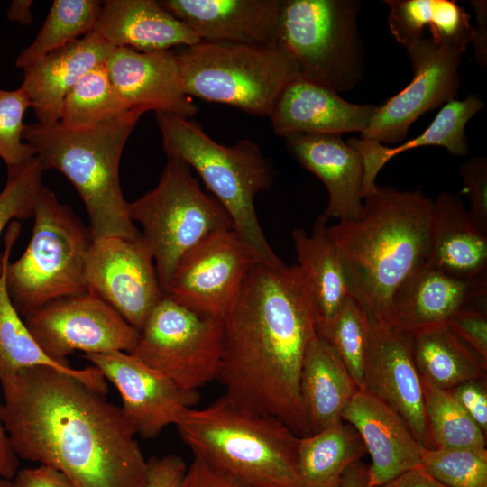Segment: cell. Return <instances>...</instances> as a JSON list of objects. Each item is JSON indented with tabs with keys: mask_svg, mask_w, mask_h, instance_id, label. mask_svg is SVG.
Here are the masks:
<instances>
[{
	"mask_svg": "<svg viewBox=\"0 0 487 487\" xmlns=\"http://www.w3.org/2000/svg\"><path fill=\"white\" fill-rule=\"evenodd\" d=\"M106 67L130 110L162 111L188 119L198 110L183 90L175 51L117 47L108 56Z\"/></svg>",
	"mask_w": 487,
	"mask_h": 487,
	"instance_id": "19",
	"label": "cell"
},
{
	"mask_svg": "<svg viewBox=\"0 0 487 487\" xmlns=\"http://www.w3.org/2000/svg\"><path fill=\"white\" fill-rule=\"evenodd\" d=\"M377 106L354 104L335 90L299 74L278 96L269 118L274 133L338 134L362 133Z\"/></svg>",
	"mask_w": 487,
	"mask_h": 487,
	"instance_id": "20",
	"label": "cell"
},
{
	"mask_svg": "<svg viewBox=\"0 0 487 487\" xmlns=\"http://www.w3.org/2000/svg\"><path fill=\"white\" fill-rule=\"evenodd\" d=\"M96 0H55L34 41L16 58L24 70L47 54L94 32L101 9Z\"/></svg>",
	"mask_w": 487,
	"mask_h": 487,
	"instance_id": "34",
	"label": "cell"
},
{
	"mask_svg": "<svg viewBox=\"0 0 487 487\" xmlns=\"http://www.w3.org/2000/svg\"><path fill=\"white\" fill-rule=\"evenodd\" d=\"M223 319L192 310L164 295L139 331L130 353L195 392L216 380L222 358Z\"/></svg>",
	"mask_w": 487,
	"mask_h": 487,
	"instance_id": "11",
	"label": "cell"
},
{
	"mask_svg": "<svg viewBox=\"0 0 487 487\" xmlns=\"http://www.w3.org/2000/svg\"><path fill=\"white\" fill-rule=\"evenodd\" d=\"M340 487H371L368 465L362 461L354 464L344 474Z\"/></svg>",
	"mask_w": 487,
	"mask_h": 487,
	"instance_id": "50",
	"label": "cell"
},
{
	"mask_svg": "<svg viewBox=\"0 0 487 487\" xmlns=\"http://www.w3.org/2000/svg\"><path fill=\"white\" fill-rule=\"evenodd\" d=\"M342 419L360 435L370 455L371 487H381L397 476L420 467L424 446L404 419L371 394L357 391L342 414Z\"/></svg>",
	"mask_w": 487,
	"mask_h": 487,
	"instance_id": "21",
	"label": "cell"
},
{
	"mask_svg": "<svg viewBox=\"0 0 487 487\" xmlns=\"http://www.w3.org/2000/svg\"><path fill=\"white\" fill-rule=\"evenodd\" d=\"M486 380L463 382L449 390L454 398L486 435L487 390Z\"/></svg>",
	"mask_w": 487,
	"mask_h": 487,
	"instance_id": "43",
	"label": "cell"
},
{
	"mask_svg": "<svg viewBox=\"0 0 487 487\" xmlns=\"http://www.w3.org/2000/svg\"><path fill=\"white\" fill-rule=\"evenodd\" d=\"M167 158L158 185L128 203L130 218L142 227L164 293L187 252L213 233L234 229L227 212L201 189L189 165L175 156Z\"/></svg>",
	"mask_w": 487,
	"mask_h": 487,
	"instance_id": "10",
	"label": "cell"
},
{
	"mask_svg": "<svg viewBox=\"0 0 487 487\" xmlns=\"http://www.w3.org/2000/svg\"><path fill=\"white\" fill-rule=\"evenodd\" d=\"M115 49L96 32L56 50L23 70L21 87L27 94L37 123H60L64 99L91 69L106 63Z\"/></svg>",
	"mask_w": 487,
	"mask_h": 487,
	"instance_id": "24",
	"label": "cell"
},
{
	"mask_svg": "<svg viewBox=\"0 0 487 487\" xmlns=\"http://www.w3.org/2000/svg\"><path fill=\"white\" fill-rule=\"evenodd\" d=\"M381 487H447L429 475L421 467L409 470Z\"/></svg>",
	"mask_w": 487,
	"mask_h": 487,
	"instance_id": "48",
	"label": "cell"
},
{
	"mask_svg": "<svg viewBox=\"0 0 487 487\" xmlns=\"http://www.w3.org/2000/svg\"><path fill=\"white\" fill-rule=\"evenodd\" d=\"M426 263L462 279L487 275V234L473 223L454 193L441 192L432 200Z\"/></svg>",
	"mask_w": 487,
	"mask_h": 487,
	"instance_id": "26",
	"label": "cell"
},
{
	"mask_svg": "<svg viewBox=\"0 0 487 487\" xmlns=\"http://www.w3.org/2000/svg\"><path fill=\"white\" fill-rule=\"evenodd\" d=\"M413 70L409 84L376 110L360 137L381 144L400 143L412 124L457 96L465 51L425 37L406 48Z\"/></svg>",
	"mask_w": 487,
	"mask_h": 487,
	"instance_id": "15",
	"label": "cell"
},
{
	"mask_svg": "<svg viewBox=\"0 0 487 487\" xmlns=\"http://www.w3.org/2000/svg\"><path fill=\"white\" fill-rule=\"evenodd\" d=\"M130 111L115 88L106 63L87 72L66 96L60 124L83 130L117 118Z\"/></svg>",
	"mask_w": 487,
	"mask_h": 487,
	"instance_id": "35",
	"label": "cell"
},
{
	"mask_svg": "<svg viewBox=\"0 0 487 487\" xmlns=\"http://www.w3.org/2000/svg\"><path fill=\"white\" fill-rule=\"evenodd\" d=\"M0 384V417L17 457L58 470L75 487H146L136 432L105 395L47 366Z\"/></svg>",
	"mask_w": 487,
	"mask_h": 487,
	"instance_id": "1",
	"label": "cell"
},
{
	"mask_svg": "<svg viewBox=\"0 0 487 487\" xmlns=\"http://www.w3.org/2000/svg\"><path fill=\"white\" fill-rule=\"evenodd\" d=\"M207 42L276 44L281 0H161Z\"/></svg>",
	"mask_w": 487,
	"mask_h": 487,
	"instance_id": "22",
	"label": "cell"
},
{
	"mask_svg": "<svg viewBox=\"0 0 487 487\" xmlns=\"http://www.w3.org/2000/svg\"><path fill=\"white\" fill-rule=\"evenodd\" d=\"M414 362L422 380L444 390L486 380L487 361L447 325L411 335Z\"/></svg>",
	"mask_w": 487,
	"mask_h": 487,
	"instance_id": "32",
	"label": "cell"
},
{
	"mask_svg": "<svg viewBox=\"0 0 487 487\" xmlns=\"http://www.w3.org/2000/svg\"><path fill=\"white\" fill-rule=\"evenodd\" d=\"M256 261L254 251L234 229L217 231L181 257L164 295L198 313L223 319Z\"/></svg>",
	"mask_w": 487,
	"mask_h": 487,
	"instance_id": "14",
	"label": "cell"
},
{
	"mask_svg": "<svg viewBox=\"0 0 487 487\" xmlns=\"http://www.w3.org/2000/svg\"><path fill=\"white\" fill-rule=\"evenodd\" d=\"M2 477L0 476V481H1Z\"/></svg>",
	"mask_w": 487,
	"mask_h": 487,
	"instance_id": "53",
	"label": "cell"
},
{
	"mask_svg": "<svg viewBox=\"0 0 487 487\" xmlns=\"http://www.w3.org/2000/svg\"><path fill=\"white\" fill-rule=\"evenodd\" d=\"M358 391L332 346L318 335L308 343L299 377V393L310 434L342 421Z\"/></svg>",
	"mask_w": 487,
	"mask_h": 487,
	"instance_id": "28",
	"label": "cell"
},
{
	"mask_svg": "<svg viewBox=\"0 0 487 487\" xmlns=\"http://www.w3.org/2000/svg\"><path fill=\"white\" fill-rule=\"evenodd\" d=\"M463 193L466 196L470 216L473 223L487 234V159L473 156L460 167Z\"/></svg>",
	"mask_w": 487,
	"mask_h": 487,
	"instance_id": "41",
	"label": "cell"
},
{
	"mask_svg": "<svg viewBox=\"0 0 487 487\" xmlns=\"http://www.w3.org/2000/svg\"><path fill=\"white\" fill-rule=\"evenodd\" d=\"M369 320L370 345L362 391L397 412L417 441L427 448L423 388L414 362L411 337L385 322Z\"/></svg>",
	"mask_w": 487,
	"mask_h": 487,
	"instance_id": "17",
	"label": "cell"
},
{
	"mask_svg": "<svg viewBox=\"0 0 487 487\" xmlns=\"http://www.w3.org/2000/svg\"><path fill=\"white\" fill-rule=\"evenodd\" d=\"M317 335L335 351L362 391L370 345V320L364 309L349 298L331 324Z\"/></svg>",
	"mask_w": 487,
	"mask_h": 487,
	"instance_id": "37",
	"label": "cell"
},
{
	"mask_svg": "<svg viewBox=\"0 0 487 487\" xmlns=\"http://www.w3.org/2000/svg\"><path fill=\"white\" fill-rule=\"evenodd\" d=\"M487 275L462 279L427 263L399 288L385 323L409 336L448 325L461 310L485 307Z\"/></svg>",
	"mask_w": 487,
	"mask_h": 487,
	"instance_id": "18",
	"label": "cell"
},
{
	"mask_svg": "<svg viewBox=\"0 0 487 487\" xmlns=\"http://www.w3.org/2000/svg\"><path fill=\"white\" fill-rule=\"evenodd\" d=\"M155 117L167 156L178 157L196 170L260 262H280L254 208V198L270 189L273 179L271 164L259 146L248 139L225 146L190 119L162 111L155 112Z\"/></svg>",
	"mask_w": 487,
	"mask_h": 487,
	"instance_id": "6",
	"label": "cell"
},
{
	"mask_svg": "<svg viewBox=\"0 0 487 487\" xmlns=\"http://www.w3.org/2000/svg\"><path fill=\"white\" fill-rule=\"evenodd\" d=\"M193 453L212 468L253 487H299V437L278 418L244 409L223 395L188 409L175 425Z\"/></svg>",
	"mask_w": 487,
	"mask_h": 487,
	"instance_id": "5",
	"label": "cell"
},
{
	"mask_svg": "<svg viewBox=\"0 0 487 487\" xmlns=\"http://www.w3.org/2000/svg\"><path fill=\"white\" fill-rule=\"evenodd\" d=\"M432 199L420 190L377 186L355 219L326 226L352 297L385 322L394 294L427 260Z\"/></svg>",
	"mask_w": 487,
	"mask_h": 487,
	"instance_id": "3",
	"label": "cell"
},
{
	"mask_svg": "<svg viewBox=\"0 0 487 487\" xmlns=\"http://www.w3.org/2000/svg\"><path fill=\"white\" fill-rule=\"evenodd\" d=\"M420 467L447 487H487V449L424 447Z\"/></svg>",
	"mask_w": 487,
	"mask_h": 487,
	"instance_id": "38",
	"label": "cell"
},
{
	"mask_svg": "<svg viewBox=\"0 0 487 487\" xmlns=\"http://www.w3.org/2000/svg\"><path fill=\"white\" fill-rule=\"evenodd\" d=\"M18 471V457L14 454L0 417V476L12 480Z\"/></svg>",
	"mask_w": 487,
	"mask_h": 487,
	"instance_id": "49",
	"label": "cell"
},
{
	"mask_svg": "<svg viewBox=\"0 0 487 487\" xmlns=\"http://www.w3.org/2000/svg\"><path fill=\"white\" fill-rule=\"evenodd\" d=\"M20 231L19 221L8 225L4 251L0 253V380L26 368L47 366L65 372L105 395L107 391L106 380L97 368L92 365L76 369L68 362L50 357L37 344L14 308L7 289L6 271Z\"/></svg>",
	"mask_w": 487,
	"mask_h": 487,
	"instance_id": "27",
	"label": "cell"
},
{
	"mask_svg": "<svg viewBox=\"0 0 487 487\" xmlns=\"http://www.w3.org/2000/svg\"><path fill=\"white\" fill-rule=\"evenodd\" d=\"M182 487H253L194 457L187 467Z\"/></svg>",
	"mask_w": 487,
	"mask_h": 487,
	"instance_id": "45",
	"label": "cell"
},
{
	"mask_svg": "<svg viewBox=\"0 0 487 487\" xmlns=\"http://www.w3.org/2000/svg\"><path fill=\"white\" fill-rule=\"evenodd\" d=\"M365 454L360 435L344 420L300 436L297 455L299 487H340L345 472Z\"/></svg>",
	"mask_w": 487,
	"mask_h": 487,
	"instance_id": "33",
	"label": "cell"
},
{
	"mask_svg": "<svg viewBox=\"0 0 487 487\" xmlns=\"http://www.w3.org/2000/svg\"><path fill=\"white\" fill-rule=\"evenodd\" d=\"M94 32L115 48L140 51H169L201 41L188 25L155 0L103 2Z\"/></svg>",
	"mask_w": 487,
	"mask_h": 487,
	"instance_id": "25",
	"label": "cell"
},
{
	"mask_svg": "<svg viewBox=\"0 0 487 487\" xmlns=\"http://www.w3.org/2000/svg\"><path fill=\"white\" fill-rule=\"evenodd\" d=\"M476 24L473 26L471 43L473 56L481 69L487 66V2L485 0H472Z\"/></svg>",
	"mask_w": 487,
	"mask_h": 487,
	"instance_id": "47",
	"label": "cell"
},
{
	"mask_svg": "<svg viewBox=\"0 0 487 487\" xmlns=\"http://www.w3.org/2000/svg\"><path fill=\"white\" fill-rule=\"evenodd\" d=\"M32 0H13L7 11V18L23 25H29L32 22L31 7Z\"/></svg>",
	"mask_w": 487,
	"mask_h": 487,
	"instance_id": "51",
	"label": "cell"
},
{
	"mask_svg": "<svg viewBox=\"0 0 487 487\" xmlns=\"http://www.w3.org/2000/svg\"><path fill=\"white\" fill-rule=\"evenodd\" d=\"M23 321L44 353L60 362L77 351L131 353L139 336L115 308L89 292L52 300Z\"/></svg>",
	"mask_w": 487,
	"mask_h": 487,
	"instance_id": "12",
	"label": "cell"
},
{
	"mask_svg": "<svg viewBox=\"0 0 487 487\" xmlns=\"http://www.w3.org/2000/svg\"><path fill=\"white\" fill-rule=\"evenodd\" d=\"M182 87L189 97L268 116L294 62L276 45L200 41L176 52Z\"/></svg>",
	"mask_w": 487,
	"mask_h": 487,
	"instance_id": "8",
	"label": "cell"
},
{
	"mask_svg": "<svg viewBox=\"0 0 487 487\" xmlns=\"http://www.w3.org/2000/svg\"><path fill=\"white\" fill-rule=\"evenodd\" d=\"M447 326L459 338L487 361L485 307L463 309L449 321Z\"/></svg>",
	"mask_w": 487,
	"mask_h": 487,
	"instance_id": "42",
	"label": "cell"
},
{
	"mask_svg": "<svg viewBox=\"0 0 487 487\" xmlns=\"http://www.w3.org/2000/svg\"><path fill=\"white\" fill-rule=\"evenodd\" d=\"M284 139L291 156L326 186L328 204L322 215L339 221L355 219L363 202L360 154L338 134L295 133Z\"/></svg>",
	"mask_w": 487,
	"mask_h": 487,
	"instance_id": "23",
	"label": "cell"
},
{
	"mask_svg": "<svg viewBox=\"0 0 487 487\" xmlns=\"http://www.w3.org/2000/svg\"><path fill=\"white\" fill-rule=\"evenodd\" d=\"M29 107L30 99L21 87L14 90L0 89V158L7 169L35 156L23 140V116Z\"/></svg>",
	"mask_w": 487,
	"mask_h": 487,
	"instance_id": "40",
	"label": "cell"
},
{
	"mask_svg": "<svg viewBox=\"0 0 487 487\" xmlns=\"http://www.w3.org/2000/svg\"><path fill=\"white\" fill-rule=\"evenodd\" d=\"M327 221L321 214L310 235L301 228L291 234L297 265L311 288L317 334L331 324L352 297L340 253L326 233Z\"/></svg>",
	"mask_w": 487,
	"mask_h": 487,
	"instance_id": "30",
	"label": "cell"
},
{
	"mask_svg": "<svg viewBox=\"0 0 487 487\" xmlns=\"http://www.w3.org/2000/svg\"><path fill=\"white\" fill-rule=\"evenodd\" d=\"M118 391L126 419L144 439L156 437L169 425H176L198 400V394L181 391L162 373L130 353L84 354Z\"/></svg>",
	"mask_w": 487,
	"mask_h": 487,
	"instance_id": "16",
	"label": "cell"
},
{
	"mask_svg": "<svg viewBox=\"0 0 487 487\" xmlns=\"http://www.w3.org/2000/svg\"><path fill=\"white\" fill-rule=\"evenodd\" d=\"M187 467L177 455L152 457L148 460L146 487H182Z\"/></svg>",
	"mask_w": 487,
	"mask_h": 487,
	"instance_id": "44",
	"label": "cell"
},
{
	"mask_svg": "<svg viewBox=\"0 0 487 487\" xmlns=\"http://www.w3.org/2000/svg\"><path fill=\"white\" fill-rule=\"evenodd\" d=\"M216 380L234 404L310 435L299 393L304 354L317 335L310 285L297 265L256 261L223 318Z\"/></svg>",
	"mask_w": 487,
	"mask_h": 487,
	"instance_id": "2",
	"label": "cell"
},
{
	"mask_svg": "<svg viewBox=\"0 0 487 487\" xmlns=\"http://www.w3.org/2000/svg\"><path fill=\"white\" fill-rule=\"evenodd\" d=\"M484 103L471 94L462 100L453 99L445 104L432 123L419 135L389 148L374 141L352 137L346 141L361 156L363 166V198L372 193L378 185L376 178L380 170L393 157L420 146H441L454 156L468 152L465 126Z\"/></svg>",
	"mask_w": 487,
	"mask_h": 487,
	"instance_id": "29",
	"label": "cell"
},
{
	"mask_svg": "<svg viewBox=\"0 0 487 487\" xmlns=\"http://www.w3.org/2000/svg\"><path fill=\"white\" fill-rule=\"evenodd\" d=\"M427 418V448L486 449V435L449 390L421 379Z\"/></svg>",
	"mask_w": 487,
	"mask_h": 487,
	"instance_id": "36",
	"label": "cell"
},
{
	"mask_svg": "<svg viewBox=\"0 0 487 487\" xmlns=\"http://www.w3.org/2000/svg\"><path fill=\"white\" fill-rule=\"evenodd\" d=\"M87 292L115 308L138 332L164 297L142 235L92 239L84 259Z\"/></svg>",
	"mask_w": 487,
	"mask_h": 487,
	"instance_id": "13",
	"label": "cell"
},
{
	"mask_svg": "<svg viewBox=\"0 0 487 487\" xmlns=\"http://www.w3.org/2000/svg\"><path fill=\"white\" fill-rule=\"evenodd\" d=\"M10 487H75L60 472L40 464L16 472Z\"/></svg>",
	"mask_w": 487,
	"mask_h": 487,
	"instance_id": "46",
	"label": "cell"
},
{
	"mask_svg": "<svg viewBox=\"0 0 487 487\" xmlns=\"http://www.w3.org/2000/svg\"><path fill=\"white\" fill-rule=\"evenodd\" d=\"M44 169L34 156L28 161L7 169V180L0 192V235L11 221L32 216L35 198Z\"/></svg>",
	"mask_w": 487,
	"mask_h": 487,
	"instance_id": "39",
	"label": "cell"
},
{
	"mask_svg": "<svg viewBox=\"0 0 487 487\" xmlns=\"http://www.w3.org/2000/svg\"><path fill=\"white\" fill-rule=\"evenodd\" d=\"M32 216L29 244L6 271L8 293L23 319L52 300L87 293L83 268L92 240L88 227L43 185Z\"/></svg>",
	"mask_w": 487,
	"mask_h": 487,
	"instance_id": "7",
	"label": "cell"
},
{
	"mask_svg": "<svg viewBox=\"0 0 487 487\" xmlns=\"http://www.w3.org/2000/svg\"><path fill=\"white\" fill-rule=\"evenodd\" d=\"M356 0H281L276 45L298 74L335 92L353 89L363 76V45Z\"/></svg>",
	"mask_w": 487,
	"mask_h": 487,
	"instance_id": "9",
	"label": "cell"
},
{
	"mask_svg": "<svg viewBox=\"0 0 487 487\" xmlns=\"http://www.w3.org/2000/svg\"><path fill=\"white\" fill-rule=\"evenodd\" d=\"M145 112L130 110L113 120L83 130L58 123L26 124L23 140L44 170L60 171L80 195L89 219L91 239L141 235L129 216L120 185L119 165L124 147Z\"/></svg>",
	"mask_w": 487,
	"mask_h": 487,
	"instance_id": "4",
	"label": "cell"
},
{
	"mask_svg": "<svg viewBox=\"0 0 487 487\" xmlns=\"http://www.w3.org/2000/svg\"><path fill=\"white\" fill-rule=\"evenodd\" d=\"M388 24L396 41L405 48L425 38L438 44L466 51L473 26L466 10L453 0H385Z\"/></svg>",
	"mask_w": 487,
	"mask_h": 487,
	"instance_id": "31",
	"label": "cell"
},
{
	"mask_svg": "<svg viewBox=\"0 0 487 487\" xmlns=\"http://www.w3.org/2000/svg\"><path fill=\"white\" fill-rule=\"evenodd\" d=\"M11 480L2 478L0 481V487H10Z\"/></svg>",
	"mask_w": 487,
	"mask_h": 487,
	"instance_id": "52",
	"label": "cell"
}]
</instances>
